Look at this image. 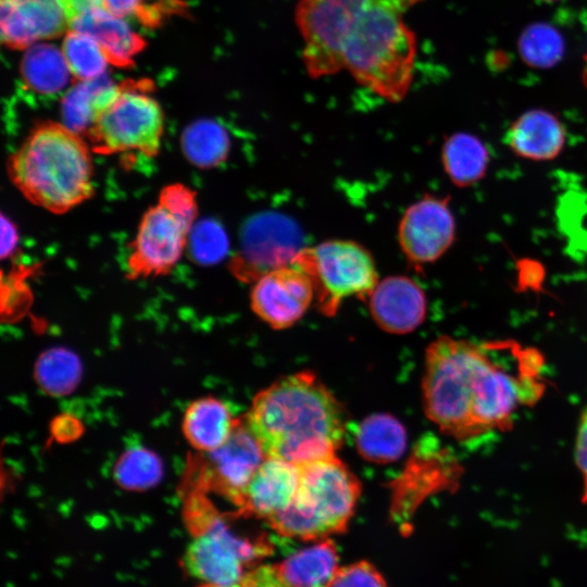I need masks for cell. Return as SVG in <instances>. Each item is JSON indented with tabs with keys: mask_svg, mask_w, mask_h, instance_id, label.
<instances>
[{
	"mask_svg": "<svg viewBox=\"0 0 587 587\" xmlns=\"http://www.w3.org/2000/svg\"><path fill=\"white\" fill-rule=\"evenodd\" d=\"M183 565L200 587H229L273 552L271 541L233 530L215 512L197 525Z\"/></svg>",
	"mask_w": 587,
	"mask_h": 587,
	"instance_id": "obj_7",
	"label": "cell"
},
{
	"mask_svg": "<svg viewBox=\"0 0 587 587\" xmlns=\"http://www.w3.org/2000/svg\"><path fill=\"white\" fill-rule=\"evenodd\" d=\"M62 53L72 77L77 82L99 78L110 63L101 46L89 35L68 29L62 42Z\"/></svg>",
	"mask_w": 587,
	"mask_h": 587,
	"instance_id": "obj_27",
	"label": "cell"
},
{
	"mask_svg": "<svg viewBox=\"0 0 587 587\" xmlns=\"http://www.w3.org/2000/svg\"><path fill=\"white\" fill-rule=\"evenodd\" d=\"M21 75L25 86L41 96L60 93L72 76L62 50L50 43H35L26 49Z\"/></svg>",
	"mask_w": 587,
	"mask_h": 587,
	"instance_id": "obj_24",
	"label": "cell"
},
{
	"mask_svg": "<svg viewBox=\"0 0 587 587\" xmlns=\"http://www.w3.org/2000/svg\"><path fill=\"white\" fill-rule=\"evenodd\" d=\"M373 0H298L295 22L302 40V62L311 78L344 70L347 39Z\"/></svg>",
	"mask_w": 587,
	"mask_h": 587,
	"instance_id": "obj_9",
	"label": "cell"
},
{
	"mask_svg": "<svg viewBox=\"0 0 587 587\" xmlns=\"http://www.w3.org/2000/svg\"><path fill=\"white\" fill-rule=\"evenodd\" d=\"M312 279L322 313L334 315L349 297L369 296L378 283L376 264L362 245L332 239L303 248L292 261Z\"/></svg>",
	"mask_w": 587,
	"mask_h": 587,
	"instance_id": "obj_8",
	"label": "cell"
},
{
	"mask_svg": "<svg viewBox=\"0 0 587 587\" xmlns=\"http://www.w3.org/2000/svg\"><path fill=\"white\" fill-rule=\"evenodd\" d=\"M367 297L371 315L385 332L408 334L425 321L426 294L411 277L395 275L378 280Z\"/></svg>",
	"mask_w": 587,
	"mask_h": 587,
	"instance_id": "obj_16",
	"label": "cell"
},
{
	"mask_svg": "<svg viewBox=\"0 0 587 587\" xmlns=\"http://www.w3.org/2000/svg\"><path fill=\"white\" fill-rule=\"evenodd\" d=\"M299 467L296 495L288 508L267 520L271 528L302 540L345 532L361 492L358 477L336 455Z\"/></svg>",
	"mask_w": 587,
	"mask_h": 587,
	"instance_id": "obj_5",
	"label": "cell"
},
{
	"mask_svg": "<svg viewBox=\"0 0 587 587\" xmlns=\"http://www.w3.org/2000/svg\"><path fill=\"white\" fill-rule=\"evenodd\" d=\"M374 2L395 10L399 13H404L422 0H373Z\"/></svg>",
	"mask_w": 587,
	"mask_h": 587,
	"instance_id": "obj_39",
	"label": "cell"
},
{
	"mask_svg": "<svg viewBox=\"0 0 587 587\" xmlns=\"http://www.w3.org/2000/svg\"><path fill=\"white\" fill-rule=\"evenodd\" d=\"M59 1L64 12L67 24L73 18L88 11L89 9H92L96 7L104 8L103 0H59Z\"/></svg>",
	"mask_w": 587,
	"mask_h": 587,
	"instance_id": "obj_37",
	"label": "cell"
},
{
	"mask_svg": "<svg viewBox=\"0 0 587 587\" xmlns=\"http://www.w3.org/2000/svg\"><path fill=\"white\" fill-rule=\"evenodd\" d=\"M79 365L77 359L65 350H52L37 364V378L46 390L63 394L71 390L77 379Z\"/></svg>",
	"mask_w": 587,
	"mask_h": 587,
	"instance_id": "obj_30",
	"label": "cell"
},
{
	"mask_svg": "<svg viewBox=\"0 0 587 587\" xmlns=\"http://www.w3.org/2000/svg\"><path fill=\"white\" fill-rule=\"evenodd\" d=\"M150 79H127L95 114L87 129L91 150L100 154L155 157L164 132V113L150 95Z\"/></svg>",
	"mask_w": 587,
	"mask_h": 587,
	"instance_id": "obj_6",
	"label": "cell"
},
{
	"mask_svg": "<svg viewBox=\"0 0 587 587\" xmlns=\"http://www.w3.org/2000/svg\"><path fill=\"white\" fill-rule=\"evenodd\" d=\"M542 367L536 348L514 340L474 342L441 336L426 349L425 413L461 442L504 432L520 409L541 398Z\"/></svg>",
	"mask_w": 587,
	"mask_h": 587,
	"instance_id": "obj_1",
	"label": "cell"
},
{
	"mask_svg": "<svg viewBox=\"0 0 587 587\" xmlns=\"http://www.w3.org/2000/svg\"><path fill=\"white\" fill-rule=\"evenodd\" d=\"M238 422L225 402L203 397L187 407L183 417V433L195 449L212 452L228 440Z\"/></svg>",
	"mask_w": 587,
	"mask_h": 587,
	"instance_id": "obj_20",
	"label": "cell"
},
{
	"mask_svg": "<svg viewBox=\"0 0 587 587\" xmlns=\"http://www.w3.org/2000/svg\"><path fill=\"white\" fill-rule=\"evenodd\" d=\"M449 202V197L425 195L404 211L398 238L411 264L434 263L453 245L457 224Z\"/></svg>",
	"mask_w": 587,
	"mask_h": 587,
	"instance_id": "obj_12",
	"label": "cell"
},
{
	"mask_svg": "<svg viewBox=\"0 0 587 587\" xmlns=\"http://www.w3.org/2000/svg\"><path fill=\"white\" fill-rule=\"evenodd\" d=\"M303 248L302 233L294 220L277 212H262L242 227L240 250L232 270L238 278L255 282L270 271L291 264Z\"/></svg>",
	"mask_w": 587,
	"mask_h": 587,
	"instance_id": "obj_10",
	"label": "cell"
},
{
	"mask_svg": "<svg viewBox=\"0 0 587 587\" xmlns=\"http://www.w3.org/2000/svg\"><path fill=\"white\" fill-rule=\"evenodd\" d=\"M229 587H288L277 573L275 565H258L238 583Z\"/></svg>",
	"mask_w": 587,
	"mask_h": 587,
	"instance_id": "obj_34",
	"label": "cell"
},
{
	"mask_svg": "<svg viewBox=\"0 0 587 587\" xmlns=\"http://www.w3.org/2000/svg\"><path fill=\"white\" fill-rule=\"evenodd\" d=\"M575 460L583 478V502L587 504V409L582 415L577 432Z\"/></svg>",
	"mask_w": 587,
	"mask_h": 587,
	"instance_id": "obj_35",
	"label": "cell"
},
{
	"mask_svg": "<svg viewBox=\"0 0 587 587\" xmlns=\"http://www.w3.org/2000/svg\"><path fill=\"white\" fill-rule=\"evenodd\" d=\"M8 168L28 201L55 214L74 209L95 192L89 145L64 123L36 125L10 157Z\"/></svg>",
	"mask_w": 587,
	"mask_h": 587,
	"instance_id": "obj_3",
	"label": "cell"
},
{
	"mask_svg": "<svg viewBox=\"0 0 587 587\" xmlns=\"http://www.w3.org/2000/svg\"><path fill=\"white\" fill-rule=\"evenodd\" d=\"M192 227L159 202L142 215L130 245V278L168 274L178 263Z\"/></svg>",
	"mask_w": 587,
	"mask_h": 587,
	"instance_id": "obj_11",
	"label": "cell"
},
{
	"mask_svg": "<svg viewBox=\"0 0 587 587\" xmlns=\"http://www.w3.org/2000/svg\"><path fill=\"white\" fill-rule=\"evenodd\" d=\"M162 476L160 459L138 447L125 451L114 466L116 483L127 489L141 490L154 486Z\"/></svg>",
	"mask_w": 587,
	"mask_h": 587,
	"instance_id": "obj_29",
	"label": "cell"
},
{
	"mask_svg": "<svg viewBox=\"0 0 587 587\" xmlns=\"http://www.w3.org/2000/svg\"><path fill=\"white\" fill-rule=\"evenodd\" d=\"M544 1H558V0H544Z\"/></svg>",
	"mask_w": 587,
	"mask_h": 587,
	"instance_id": "obj_40",
	"label": "cell"
},
{
	"mask_svg": "<svg viewBox=\"0 0 587 587\" xmlns=\"http://www.w3.org/2000/svg\"><path fill=\"white\" fill-rule=\"evenodd\" d=\"M288 587H325L338 569L335 544L326 538L275 565Z\"/></svg>",
	"mask_w": 587,
	"mask_h": 587,
	"instance_id": "obj_23",
	"label": "cell"
},
{
	"mask_svg": "<svg viewBox=\"0 0 587 587\" xmlns=\"http://www.w3.org/2000/svg\"><path fill=\"white\" fill-rule=\"evenodd\" d=\"M315 297L311 277L291 263L253 282L250 304L254 314L274 329L288 328L308 311Z\"/></svg>",
	"mask_w": 587,
	"mask_h": 587,
	"instance_id": "obj_13",
	"label": "cell"
},
{
	"mask_svg": "<svg viewBox=\"0 0 587 587\" xmlns=\"http://www.w3.org/2000/svg\"><path fill=\"white\" fill-rule=\"evenodd\" d=\"M503 142L520 158L551 161L562 152L566 142V130L562 121L551 112L533 109L521 114L511 124Z\"/></svg>",
	"mask_w": 587,
	"mask_h": 587,
	"instance_id": "obj_18",
	"label": "cell"
},
{
	"mask_svg": "<svg viewBox=\"0 0 587 587\" xmlns=\"http://www.w3.org/2000/svg\"><path fill=\"white\" fill-rule=\"evenodd\" d=\"M299 476L298 465L266 457L243 492L239 512L266 521L280 513L291 503Z\"/></svg>",
	"mask_w": 587,
	"mask_h": 587,
	"instance_id": "obj_17",
	"label": "cell"
},
{
	"mask_svg": "<svg viewBox=\"0 0 587 587\" xmlns=\"http://www.w3.org/2000/svg\"><path fill=\"white\" fill-rule=\"evenodd\" d=\"M159 203L193 227L198 204L193 190L183 184H172L163 188L159 195Z\"/></svg>",
	"mask_w": 587,
	"mask_h": 587,
	"instance_id": "obj_33",
	"label": "cell"
},
{
	"mask_svg": "<svg viewBox=\"0 0 587 587\" xmlns=\"http://www.w3.org/2000/svg\"><path fill=\"white\" fill-rule=\"evenodd\" d=\"M116 89L104 75L87 82H77L62 100L64 124L80 133L88 129L96 112L102 108Z\"/></svg>",
	"mask_w": 587,
	"mask_h": 587,
	"instance_id": "obj_26",
	"label": "cell"
},
{
	"mask_svg": "<svg viewBox=\"0 0 587 587\" xmlns=\"http://www.w3.org/2000/svg\"><path fill=\"white\" fill-rule=\"evenodd\" d=\"M1 242H2V246H1L2 258H5L10 253H12L17 242V233H16L15 226L4 216L2 217V241Z\"/></svg>",
	"mask_w": 587,
	"mask_h": 587,
	"instance_id": "obj_38",
	"label": "cell"
},
{
	"mask_svg": "<svg viewBox=\"0 0 587 587\" xmlns=\"http://www.w3.org/2000/svg\"><path fill=\"white\" fill-rule=\"evenodd\" d=\"M68 29L91 36L101 46L109 62L121 68L134 66V57L147 46L146 40L124 18L102 7L89 9L73 18Z\"/></svg>",
	"mask_w": 587,
	"mask_h": 587,
	"instance_id": "obj_19",
	"label": "cell"
},
{
	"mask_svg": "<svg viewBox=\"0 0 587 587\" xmlns=\"http://www.w3.org/2000/svg\"><path fill=\"white\" fill-rule=\"evenodd\" d=\"M489 161L487 145L473 134L454 133L442 145V167L457 187H471L480 182L486 176Z\"/></svg>",
	"mask_w": 587,
	"mask_h": 587,
	"instance_id": "obj_22",
	"label": "cell"
},
{
	"mask_svg": "<svg viewBox=\"0 0 587 587\" xmlns=\"http://www.w3.org/2000/svg\"><path fill=\"white\" fill-rule=\"evenodd\" d=\"M188 243L192 257L202 264H213L223 260L229 247L226 232L213 221L193 225Z\"/></svg>",
	"mask_w": 587,
	"mask_h": 587,
	"instance_id": "obj_31",
	"label": "cell"
},
{
	"mask_svg": "<svg viewBox=\"0 0 587 587\" xmlns=\"http://www.w3.org/2000/svg\"><path fill=\"white\" fill-rule=\"evenodd\" d=\"M1 40L13 50L60 37L68 24L59 0H1Z\"/></svg>",
	"mask_w": 587,
	"mask_h": 587,
	"instance_id": "obj_15",
	"label": "cell"
},
{
	"mask_svg": "<svg viewBox=\"0 0 587 587\" xmlns=\"http://www.w3.org/2000/svg\"><path fill=\"white\" fill-rule=\"evenodd\" d=\"M243 420L267 458L298 466L336 455L347 426L340 402L308 371L262 389Z\"/></svg>",
	"mask_w": 587,
	"mask_h": 587,
	"instance_id": "obj_2",
	"label": "cell"
},
{
	"mask_svg": "<svg viewBox=\"0 0 587 587\" xmlns=\"http://www.w3.org/2000/svg\"><path fill=\"white\" fill-rule=\"evenodd\" d=\"M517 47L522 60L536 68L554 66L565 50L561 34L547 23L527 26L520 36Z\"/></svg>",
	"mask_w": 587,
	"mask_h": 587,
	"instance_id": "obj_28",
	"label": "cell"
},
{
	"mask_svg": "<svg viewBox=\"0 0 587 587\" xmlns=\"http://www.w3.org/2000/svg\"><path fill=\"white\" fill-rule=\"evenodd\" d=\"M182 150L195 166L210 168L220 165L228 157L230 139L226 129L212 120H200L185 128Z\"/></svg>",
	"mask_w": 587,
	"mask_h": 587,
	"instance_id": "obj_25",
	"label": "cell"
},
{
	"mask_svg": "<svg viewBox=\"0 0 587 587\" xmlns=\"http://www.w3.org/2000/svg\"><path fill=\"white\" fill-rule=\"evenodd\" d=\"M325 587H387L382 574L367 561L338 567Z\"/></svg>",
	"mask_w": 587,
	"mask_h": 587,
	"instance_id": "obj_32",
	"label": "cell"
},
{
	"mask_svg": "<svg viewBox=\"0 0 587 587\" xmlns=\"http://www.w3.org/2000/svg\"><path fill=\"white\" fill-rule=\"evenodd\" d=\"M402 13L374 1L364 10L345 45L342 60L358 84L389 102L409 92L417 41Z\"/></svg>",
	"mask_w": 587,
	"mask_h": 587,
	"instance_id": "obj_4",
	"label": "cell"
},
{
	"mask_svg": "<svg viewBox=\"0 0 587 587\" xmlns=\"http://www.w3.org/2000/svg\"><path fill=\"white\" fill-rule=\"evenodd\" d=\"M266 455L245 420H239L228 440L209 452L211 483L239 507L243 492Z\"/></svg>",
	"mask_w": 587,
	"mask_h": 587,
	"instance_id": "obj_14",
	"label": "cell"
},
{
	"mask_svg": "<svg viewBox=\"0 0 587 587\" xmlns=\"http://www.w3.org/2000/svg\"><path fill=\"white\" fill-rule=\"evenodd\" d=\"M104 9L118 17L136 15L146 23L149 9L143 7L142 0H103Z\"/></svg>",
	"mask_w": 587,
	"mask_h": 587,
	"instance_id": "obj_36",
	"label": "cell"
},
{
	"mask_svg": "<svg viewBox=\"0 0 587 587\" xmlns=\"http://www.w3.org/2000/svg\"><path fill=\"white\" fill-rule=\"evenodd\" d=\"M354 444L366 461L378 464L399 460L407 449L408 435L403 424L394 415L375 413L357 427Z\"/></svg>",
	"mask_w": 587,
	"mask_h": 587,
	"instance_id": "obj_21",
	"label": "cell"
}]
</instances>
